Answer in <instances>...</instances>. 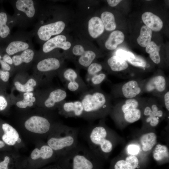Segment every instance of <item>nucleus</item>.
<instances>
[{"mask_svg":"<svg viewBox=\"0 0 169 169\" xmlns=\"http://www.w3.org/2000/svg\"><path fill=\"white\" fill-rule=\"evenodd\" d=\"M54 151L48 145H44L38 149L35 148L31 152V157L32 159L36 160L41 158L47 160L52 158L54 155Z\"/></svg>","mask_w":169,"mask_h":169,"instance_id":"obj_22","label":"nucleus"},{"mask_svg":"<svg viewBox=\"0 0 169 169\" xmlns=\"http://www.w3.org/2000/svg\"><path fill=\"white\" fill-rule=\"evenodd\" d=\"M21 139L20 138H19L17 139L16 142L19 143H20L21 142Z\"/></svg>","mask_w":169,"mask_h":169,"instance_id":"obj_49","label":"nucleus"},{"mask_svg":"<svg viewBox=\"0 0 169 169\" xmlns=\"http://www.w3.org/2000/svg\"><path fill=\"white\" fill-rule=\"evenodd\" d=\"M160 50V47L153 41L146 47V52L149 54L150 59L156 64H159L161 62Z\"/></svg>","mask_w":169,"mask_h":169,"instance_id":"obj_30","label":"nucleus"},{"mask_svg":"<svg viewBox=\"0 0 169 169\" xmlns=\"http://www.w3.org/2000/svg\"><path fill=\"white\" fill-rule=\"evenodd\" d=\"M64 161L71 164L72 169H93L94 161L103 158L88 146L79 144L61 156Z\"/></svg>","mask_w":169,"mask_h":169,"instance_id":"obj_5","label":"nucleus"},{"mask_svg":"<svg viewBox=\"0 0 169 169\" xmlns=\"http://www.w3.org/2000/svg\"><path fill=\"white\" fill-rule=\"evenodd\" d=\"M116 55L128 62L135 58V55L132 52L120 49L117 50Z\"/></svg>","mask_w":169,"mask_h":169,"instance_id":"obj_36","label":"nucleus"},{"mask_svg":"<svg viewBox=\"0 0 169 169\" xmlns=\"http://www.w3.org/2000/svg\"><path fill=\"white\" fill-rule=\"evenodd\" d=\"M106 76L104 73L97 74L91 76L90 79L91 85L94 87H98L106 79Z\"/></svg>","mask_w":169,"mask_h":169,"instance_id":"obj_37","label":"nucleus"},{"mask_svg":"<svg viewBox=\"0 0 169 169\" xmlns=\"http://www.w3.org/2000/svg\"><path fill=\"white\" fill-rule=\"evenodd\" d=\"M55 136H51L47 143L54 151L62 156L74 148L78 144L79 129L64 125L58 127Z\"/></svg>","mask_w":169,"mask_h":169,"instance_id":"obj_4","label":"nucleus"},{"mask_svg":"<svg viewBox=\"0 0 169 169\" xmlns=\"http://www.w3.org/2000/svg\"><path fill=\"white\" fill-rule=\"evenodd\" d=\"M168 82L165 76L158 74L144 82L142 92L156 96L163 95L166 91Z\"/></svg>","mask_w":169,"mask_h":169,"instance_id":"obj_7","label":"nucleus"},{"mask_svg":"<svg viewBox=\"0 0 169 169\" xmlns=\"http://www.w3.org/2000/svg\"><path fill=\"white\" fill-rule=\"evenodd\" d=\"M101 119L97 124L89 126L84 132L88 147L103 158H107L115 145L116 137Z\"/></svg>","mask_w":169,"mask_h":169,"instance_id":"obj_2","label":"nucleus"},{"mask_svg":"<svg viewBox=\"0 0 169 169\" xmlns=\"http://www.w3.org/2000/svg\"><path fill=\"white\" fill-rule=\"evenodd\" d=\"M36 85V81L33 79H30L24 84H22L19 82L16 81L14 85L17 89L22 92H30L33 91V87Z\"/></svg>","mask_w":169,"mask_h":169,"instance_id":"obj_34","label":"nucleus"},{"mask_svg":"<svg viewBox=\"0 0 169 169\" xmlns=\"http://www.w3.org/2000/svg\"><path fill=\"white\" fill-rule=\"evenodd\" d=\"M2 128L4 132L2 136L3 141L8 145H14L19 138V134L16 130L7 123L3 124Z\"/></svg>","mask_w":169,"mask_h":169,"instance_id":"obj_18","label":"nucleus"},{"mask_svg":"<svg viewBox=\"0 0 169 169\" xmlns=\"http://www.w3.org/2000/svg\"><path fill=\"white\" fill-rule=\"evenodd\" d=\"M7 105V102L4 97L2 96H0V110L5 109Z\"/></svg>","mask_w":169,"mask_h":169,"instance_id":"obj_43","label":"nucleus"},{"mask_svg":"<svg viewBox=\"0 0 169 169\" xmlns=\"http://www.w3.org/2000/svg\"><path fill=\"white\" fill-rule=\"evenodd\" d=\"M125 36L121 31L116 30L112 32L105 43L106 48L109 50L115 49L118 45L121 44L124 41Z\"/></svg>","mask_w":169,"mask_h":169,"instance_id":"obj_20","label":"nucleus"},{"mask_svg":"<svg viewBox=\"0 0 169 169\" xmlns=\"http://www.w3.org/2000/svg\"><path fill=\"white\" fill-rule=\"evenodd\" d=\"M127 155L138 156L142 152L141 146L138 142H132L129 143L125 148Z\"/></svg>","mask_w":169,"mask_h":169,"instance_id":"obj_35","label":"nucleus"},{"mask_svg":"<svg viewBox=\"0 0 169 169\" xmlns=\"http://www.w3.org/2000/svg\"><path fill=\"white\" fill-rule=\"evenodd\" d=\"M65 27L64 22L58 21L41 26L38 31L37 34L41 40L47 41L52 36L60 33Z\"/></svg>","mask_w":169,"mask_h":169,"instance_id":"obj_11","label":"nucleus"},{"mask_svg":"<svg viewBox=\"0 0 169 169\" xmlns=\"http://www.w3.org/2000/svg\"><path fill=\"white\" fill-rule=\"evenodd\" d=\"M96 57V54L93 51L85 50L79 59V63L82 66L88 67L92 63Z\"/></svg>","mask_w":169,"mask_h":169,"instance_id":"obj_31","label":"nucleus"},{"mask_svg":"<svg viewBox=\"0 0 169 169\" xmlns=\"http://www.w3.org/2000/svg\"><path fill=\"white\" fill-rule=\"evenodd\" d=\"M0 77L4 82H7L9 77V73L8 71H0Z\"/></svg>","mask_w":169,"mask_h":169,"instance_id":"obj_44","label":"nucleus"},{"mask_svg":"<svg viewBox=\"0 0 169 169\" xmlns=\"http://www.w3.org/2000/svg\"><path fill=\"white\" fill-rule=\"evenodd\" d=\"M16 6L18 10L24 13L29 18H32L34 15L35 9L32 0H17Z\"/></svg>","mask_w":169,"mask_h":169,"instance_id":"obj_23","label":"nucleus"},{"mask_svg":"<svg viewBox=\"0 0 169 169\" xmlns=\"http://www.w3.org/2000/svg\"><path fill=\"white\" fill-rule=\"evenodd\" d=\"M145 100L138 97L125 99L113 106L110 115L117 124L133 123L141 118Z\"/></svg>","mask_w":169,"mask_h":169,"instance_id":"obj_3","label":"nucleus"},{"mask_svg":"<svg viewBox=\"0 0 169 169\" xmlns=\"http://www.w3.org/2000/svg\"><path fill=\"white\" fill-rule=\"evenodd\" d=\"M128 62L134 66L143 69L144 70L148 67L146 62L144 59L135 55L134 59Z\"/></svg>","mask_w":169,"mask_h":169,"instance_id":"obj_39","label":"nucleus"},{"mask_svg":"<svg viewBox=\"0 0 169 169\" xmlns=\"http://www.w3.org/2000/svg\"><path fill=\"white\" fill-rule=\"evenodd\" d=\"M1 56L0 54V60H1Z\"/></svg>","mask_w":169,"mask_h":169,"instance_id":"obj_50","label":"nucleus"},{"mask_svg":"<svg viewBox=\"0 0 169 169\" xmlns=\"http://www.w3.org/2000/svg\"><path fill=\"white\" fill-rule=\"evenodd\" d=\"M25 128L29 131L36 133L43 134L50 130L51 124L46 118L40 116H33L25 122Z\"/></svg>","mask_w":169,"mask_h":169,"instance_id":"obj_9","label":"nucleus"},{"mask_svg":"<svg viewBox=\"0 0 169 169\" xmlns=\"http://www.w3.org/2000/svg\"><path fill=\"white\" fill-rule=\"evenodd\" d=\"M152 30L146 25L141 28L140 34L137 39L138 44L143 47H146L151 41Z\"/></svg>","mask_w":169,"mask_h":169,"instance_id":"obj_26","label":"nucleus"},{"mask_svg":"<svg viewBox=\"0 0 169 169\" xmlns=\"http://www.w3.org/2000/svg\"><path fill=\"white\" fill-rule=\"evenodd\" d=\"M137 156L127 155L124 159L118 160L115 163L114 169H136L139 165Z\"/></svg>","mask_w":169,"mask_h":169,"instance_id":"obj_16","label":"nucleus"},{"mask_svg":"<svg viewBox=\"0 0 169 169\" xmlns=\"http://www.w3.org/2000/svg\"><path fill=\"white\" fill-rule=\"evenodd\" d=\"M85 50L83 46L77 44L75 45L72 49L73 54L76 56H80Z\"/></svg>","mask_w":169,"mask_h":169,"instance_id":"obj_40","label":"nucleus"},{"mask_svg":"<svg viewBox=\"0 0 169 169\" xmlns=\"http://www.w3.org/2000/svg\"><path fill=\"white\" fill-rule=\"evenodd\" d=\"M165 113L162 107L153 99L145 100L142 110L141 117L145 124L151 127L157 126L163 119Z\"/></svg>","mask_w":169,"mask_h":169,"instance_id":"obj_6","label":"nucleus"},{"mask_svg":"<svg viewBox=\"0 0 169 169\" xmlns=\"http://www.w3.org/2000/svg\"><path fill=\"white\" fill-rule=\"evenodd\" d=\"M122 0H108L107 1L108 4L111 7H113L118 5Z\"/></svg>","mask_w":169,"mask_h":169,"instance_id":"obj_46","label":"nucleus"},{"mask_svg":"<svg viewBox=\"0 0 169 169\" xmlns=\"http://www.w3.org/2000/svg\"><path fill=\"white\" fill-rule=\"evenodd\" d=\"M5 146V143L3 141L0 140V148H2Z\"/></svg>","mask_w":169,"mask_h":169,"instance_id":"obj_48","label":"nucleus"},{"mask_svg":"<svg viewBox=\"0 0 169 169\" xmlns=\"http://www.w3.org/2000/svg\"><path fill=\"white\" fill-rule=\"evenodd\" d=\"M60 67L59 61L54 58L44 59L39 62L37 65L38 70L42 72L56 70Z\"/></svg>","mask_w":169,"mask_h":169,"instance_id":"obj_21","label":"nucleus"},{"mask_svg":"<svg viewBox=\"0 0 169 169\" xmlns=\"http://www.w3.org/2000/svg\"><path fill=\"white\" fill-rule=\"evenodd\" d=\"M63 78L66 82V88L73 92H84L87 89L86 84L77 72L69 68L63 74Z\"/></svg>","mask_w":169,"mask_h":169,"instance_id":"obj_8","label":"nucleus"},{"mask_svg":"<svg viewBox=\"0 0 169 169\" xmlns=\"http://www.w3.org/2000/svg\"><path fill=\"white\" fill-rule=\"evenodd\" d=\"M33 94L32 92H26L23 94V99L18 102L16 105L20 108H25L27 106L31 107L33 105V102L36 100L35 97H33Z\"/></svg>","mask_w":169,"mask_h":169,"instance_id":"obj_33","label":"nucleus"},{"mask_svg":"<svg viewBox=\"0 0 169 169\" xmlns=\"http://www.w3.org/2000/svg\"><path fill=\"white\" fill-rule=\"evenodd\" d=\"M101 19L106 30L111 31L115 29L116 24L115 17L111 13L108 11L103 12L101 15Z\"/></svg>","mask_w":169,"mask_h":169,"instance_id":"obj_28","label":"nucleus"},{"mask_svg":"<svg viewBox=\"0 0 169 169\" xmlns=\"http://www.w3.org/2000/svg\"><path fill=\"white\" fill-rule=\"evenodd\" d=\"M141 18L145 25L151 30L159 31L162 28L163 23L162 20L158 16L151 12L144 13L142 14Z\"/></svg>","mask_w":169,"mask_h":169,"instance_id":"obj_14","label":"nucleus"},{"mask_svg":"<svg viewBox=\"0 0 169 169\" xmlns=\"http://www.w3.org/2000/svg\"><path fill=\"white\" fill-rule=\"evenodd\" d=\"M61 113L65 117H82L83 108L80 100L66 101L64 102L61 106Z\"/></svg>","mask_w":169,"mask_h":169,"instance_id":"obj_12","label":"nucleus"},{"mask_svg":"<svg viewBox=\"0 0 169 169\" xmlns=\"http://www.w3.org/2000/svg\"><path fill=\"white\" fill-rule=\"evenodd\" d=\"M33 56V51L28 49L24 50L20 55L13 56L12 58L13 63L15 66L19 65L23 62L28 63L32 60Z\"/></svg>","mask_w":169,"mask_h":169,"instance_id":"obj_27","label":"nucleus"},{"mask_svg":"<svg viewBox=\"0 0 169 169\" xmlns=\"http://www.w3.org/2000/svg\"><path fill=\"white\" fill-rule=\"evenodd\" d=\"M153 149L152 156L156 161L161 162L168 159L169 150L166 145L156 144Z\"/></svg>","mask_w":169,"mask_h":169,"instance_id":"obj_25","label":"nucleus"},{"mask_svg":"<svg viewBox=\"0 0 169 169\" xmlns=\"http://www.w3.org/2000/svg\"><path fill=\"white\" fill-rule=\"evenodd\" d=\"M88 31L90 36L96 38L104 32L105 28L100 18L95 16L92 18L88 22Z\"/></svg>","mask_w":169,"mask_h":169,"instance_id":"obj_19","label":"nucleus"},{"mask_svg":"<svg viewBox=\"0 0 169 169\" xmlns=\"http://www.w3.org/2000/svg\"><path fill=\"white\" fill-rule=\"evenodd\" d=\"M107 62L111 69L114 72L123 71L128 67V64L126 61L116 55L109 58Z\"/></svg>","mask_w":169,"mask_h":169,"instance_id":"obj_24","label":"nucleus"},{"mask_svg":"<svg viewBox=\"0 0 169 169\" xmlns=\"http://www.w3.org/2000/svg\"><path fill=\"white\" fill-rule=\"evenodd\" d=\"M66 36L63 35L56 36L47 40L43 45V50L45 53L50 52L56 48H60L64 50L70 48L71 44L66 41Z\"/></svg>","mask_w":169,"mask_h":169,"instance_id":"obj_13","label":"nucleus"},{"mask_svg":"<svg viewBox=\"0 0 169 169\" xmlns=\"http://www.w3.org/2000/svg\"><path fill=\"white\" fill-rule=\"evenodd\" d=\"M0 63L1 64L2 68L5 70L9 71L11 69L9 65L7 63L4 61L3 59L0 60Z\"/></svg>","mask_w":169,"mask_h":169,"instance_id":"obj_45","label":"nucleus"},{"mask_svg":"<svg viewBox=\"0 0 169 169\" xmlns=\"http://www.w3.org/2000/svg\"><path fill=\"white\" fill-rule=\"evenodd\" d=\"M7 20L6 13H0V36L2 38H6L10 33V29L7 25Z\"/></svg>","mask_w":169,"mask_h":169,"instance_id":"obj_32","label":"nucleus"},{"mask_svg":"<svg viewBox=\"0 0 169 169\" xmlns=\"http://www.w3.org/2000/svg\"><path fill=\"white\" fill-rule=\"evenodd\" d=\"M67 94L65 90L61 89H57L51 91L44 102L45 106L48 108L54 107L56 103L64 100L67 97Z\"/></svg>","mask_w":169,"mask_h":169,"instance_id":"obj_17","label":"nucleus"},{"mask_svg":"<svg viewBox=\"0 0 169 169\" xmlns=\"http://www.w3.org/2000/svg\"><path fill=\"white\" fill-rule=\"evenodd\" d=\"M163 101L165 107L167 111H169V92L167 90L163 95Z\"/></svg>","mask_w":169,"mask_h":169,"instance_id":"obj_41","label":"nucleus"},{"mask_svg":"<svg viewBox=\"0 0 169 169\" xmlns=\"http://www.w3.org/2000/svg\"><path fill=\"white\" fill-rule=\"evenodd\" d=\"M80 99L83 108L82 118L89 121L104 119L113 107L110 96L98 87L83 92Z\"/></svg>","mask_w":169,"mask_h":169,"instance_id":"obj_1","label":"nucleus"},{"mask_svg":"<svg viewBox=\"0 0 169 169\" xmlns=\"http://www.w3.org/2000/svg\"><path fill=\"white\" fill-rule=\"evenodd\" d=\"M102 69V65L99 63H94L91 64L87 69V77L89 79L94 75L98 74Z\"/></svg>","mask_w":169,"mask_h":169,"instance_id":"obj_38","label":"nucleus"},{"mask_svg":"<svg viewBox=\"0 0 169 169\" xmlns=\"http://www.w3.org/2000/svg\"><path fill=\"white\" fill-rule=\"evenodd\" d=\"M3 60L7 63L10 64H12L13 61L12 59L8 54H5L3 57Z\"/></svg>","mask_w":169,"mask_h":169,"instance_id":"obj_47","label":"nucleus"},{"mask_svg":"<svg viewBox=\"0 0 169 169\" xmlns=\"http://www.w3.org/2000/svg\"><path fill=\"white\" fill-rule=\"evenodd\" d=\"M29 45L22 41H17L11 42L6 49V52L9 55H13L18 52L24 51L28 49Z\"/></svg>","mask_w":169,"mask_h":169,"instance_id":"obj_29","label":"nucleus"},{"mask_svg":"<svg viewBox=\"0 0 169 169\" xmlns=\"http://www.w3.org/2000/svg\"><path fill=\"white\" fill-rule=\"evenodd\" d=\"M144 82L131 79L124 83L120 87L121 95L126 99L137 97L142 92Z\"/></svg>","mask_w":169,"mask_h":169,"instance_id":"obj_10","label":"nucleus"},{"mask_svg":"<svg viewBox=\"0 0 169 169\" xmlns=\"http://www.w3.org/2000/svg\"><path fill=\"white\" fill-rule=\"evenodd\" d=\"M10 160L9 157L7 156H5L4 160L0 162V169H8V165Z\"/></svg>","mask_w":169,"mask_h":169,"instance_id":"obj_42","label":"nucleus"},{"mask_svg":"<svg viewBox=\"0 0 169 169\" xmlns=\"http://www.w3.org/2000/svg\"><path fill=\"white\" fill-rule=\"evenodd\" d=\"M157 137L156 134L153 132H150L142 134L139 138V143L142 152H149L156 145Z\"/></svg>","mask_w":169,"mask_h":169,"instance_id":"obj_15","label":"nucleus"}]
</instances>
